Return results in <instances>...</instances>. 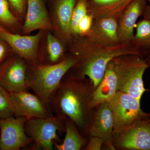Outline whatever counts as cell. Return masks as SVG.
I'll return each mask as SVG.
<instances>
[{"mask_svg": "<svg viewBox=\"0 0 150 150\" xmlns=\"http://www.w3.org/2000/svg\"><path fill=\"white\" fill-rule=\"evenodd\" d=\"M146 0H134L118 20V37L121 43L132 41L138 18L147 5Z\"/></svg>", "mask_w": 150, "mask_h": 150, "instance_id": "obj_15", "label": "cell"}, {"mask_svg": "<svg viewBox=\"0 0 150 150\" xmlns=\"http://www.w3.org/2000/svg\"><path fill=\"white\" fill-rule=\"evenodd\" d=\"M67 46L70 56L77 61L71 69L88 78L95 89L102 80L108 64L114 58L130 54L142 57L147 55L134 46L132 41L109 46L89 36H73Z\"/></svg>", "mask_w": 150, "mask_h": 150, "instance_id": "obj_1", "label": "cell"}, {"mask_svg": "<svg viewBox=\"0 0 150 150\" xmlns=\"http://www.w3.org/2000/svg\"><path fill=\"white\" fill-rule=\"evenodd\" d=\"M66 117L53 115L47 118L27 119L26 134L32 140L35 149L53 150L54 142L58 143V133L65 132Z\"/></svg>", "mask_w": 150, "mask_h": 150, "instance_id": "obj_5", "label": "cell"}, {"mask_svg": "<svg viewBox=\"0 0 150 150\" xmlns=\"http://www.w3.org/2000/svg\"><path fill=\"white\" fill-rule=\"evenodd\" d=\"M76 63V60L69 55L56 64L44 65L38 62L28 64V88L40 98L52 115L50 103L52 95L62 79Z\"/></svg>", "mask_w": 150, "mask_h": 150, "instance_id": "obj_3", "label": "cell"}, {"mask_svg": "<svg viewBox=\"0 0 150 150\" xmlns=\"http://www.w3.org/2000/svg\"><path fill=\"white\" fill-rule=\"evenodd\" d=\"M103 142L99 137H89L88 141L84 149L86 150H100L103 148Z\"/></svg>", "mask_w": 150, "mask_h": 150, "instance_id": "obj_28", "label": "cell"}, {"mask_svg": "<svg viewBox=\"0 0 150 150\" xmlns=\"http://www.w3.org/2000/svg\"><path fill=\"white\" fill-rule=\"evenodd\" d=\"M115 150H150V115L113 136Z\"/></svg>", "mask_w": 150, "mask_h": 150, "instance_id": "obj_7", "label": "cell"}, {"mask_svg": "<svg viewBox=\"0 0 150 150\" xmlns=\"http://www.w3.org/2000/svg\"><path fill=\"white\" fill-rule=\"evenodd\" d=\"M44 31L35 35L13 33L0 30V36L7 42L14 54L24 60L27 64L37 63L38 50Z\"/></svg>", "mask_w": 150, "mask_h": 150, "instance_id": "obj_11", "label": "cell"}, {"mask_svg": "<svg viewBox=\"0 0 150 150\" xmlns=\"http://www.w3.org/2000/svg\"><path fill=\"white\" fill-rule=\"evenodd\" d=\"M145 59H146V61L148 65H149V68H150V51L147 56L146 58Z\"/></svg>", "mask_w": 150, "mask_h": 150, "instance_id": "obj_30", "label": "cell"}, {"mask_svg": "<svg viewBox=\"0 0 150 150\" xmlns=\"http://www.w3.org/2000/svg\"><path fill=\"white\" fill-rule=\"evenodd\" d=\"M27 120L15 116L0 118V150H20L32 143L25 131Z\"/></svg>", "mask_w": 150, "mask_h": 150, "instance_id": "obj_9", "label": "cell"}, {"mask_svg": "<svg viewBox=\"0 0 150 150\" xmlns=\"http://www.w3.org/2000/svg\"><path fill=\"white\" fill-rule=\"evenodd\" d=\"M144 18L150 21V5H147L142 15Z\"/></svg>", "mask_w": 150, "mask_h": 150, "instance_id": "obj_29", "label": "cell"}, {"mask_svg": "<svg viewBox=\"0 0 150 150\" xmlns=\"http://www.w3.org/2000/svg\"><path fill=\"white\" fill-rule=\"evenodd\" d=\"M94 90L93 84L88 78L71 69L62 79L50 103L53 115L71 120L81 134L87 138L93 111L90 103Z\"/></svg>", "mask_w": 150, "mask_h": 150, "instance_id": "obj_2", "label": "cell"}, {"mask_svg": "<svg viewBox=\"0 0 150 150\" xmlns=\"http://www.w3.org/2000/svg\"><path fill=\"white\" fill-rule=\"evenodd\" d=\"M8 94L15 117L28 119L47 118L53 115L40 98L28 90L8 92Z\"/></svg>", "mask_w": 150, "mask_h": 150, "instance_id": "obj_12", "label": "cell"}, {"mask_svg": "<svg viewBox=\"0 0 150 150\" xmlns=\"http://www.w3.org/2000/svg\"><path fill=\"white\" fill-rule=\"evenodd\" d=\"M77 0L51 1L50 18L54 34L67 46L72 38L71 23L73 10Z\"/></svg>", "mask_w": 150, "mask_h": 150, "instance_id": "obj_13", "label": "cell"}, {"mask_svg": "<svg viewBox=\"0 0 150 150\" xmlns=\"http://www.w3.org/2000/svg\"><path fill=\"white\" fill-rule=\"evenodd\" d=\"M26 62L13 53L0 65V86L10 93L28 90Z\"/></svg>", "mask_w": 150, "mask_h": 150, "instance_id": "obj_8", "label": "cell"}, {"mask_svg": "<svg viewBox=\"0 0 150 150\" xmlns=\"http://www.w3.org/2000/svg\"><path fill=\"white\" fill-rule=\"evenodd\" d=\"M23 23L12 11L7 0H0V29L22 34Z\"/></svg>", "mask_w": 150, "mask_h": 150, "instance_id": "obj_21", "label": "cell"}, {"mask_svg": "<svg viewBox=\"0 0 150 150\" xmlns=\"http://www.w3.org/2000/svg\"><path fill=\"white\" fill-rule=\"evenodd\" d=\"M113 131V115L108 102L103 103L93 108L88 130V138L99 137L103 141L105 149L114 150L112 143Z\"/></svg>", "mask_w": 150, "mask_h": 150, "instance_id": "obj_10", "label": "cell"}, {"mask_svg": "<svg viewBox=\"0 0 150 150\" xmlns=\"http://www.w3.org/2000/svg\"><path fill=\"white\" fill-rule=\"evenodd\" d=\"M118 20L111 17L94 18L87 36L109 46L121 43L118 37Z\"/></svg>", "mask_w": 150, "mask_h": 150, "instance_id": "obj_17", "label": "cell"}, {"mask_svg": "<svg viewBox=\"0 0 150 150\" xmlns=\"http://www.w3.org/2000/svg\"><path fill=\"white\" fill-rule=\"evenodd\" d=\"M37 30L53 32L49 11L43 0H27V9L22 34L28 35Z\"/></svg>", "mask_w": 150, "mask_h": 150, "instance_id": "obj_14", "label": "cell"}, {"mask_svg": "<svg viewBox=\"0 0 150 150\" xmlns=\"http://www.w3.org/2000/svg\"><path fill=\"white\" fill-rule=\"evenodd\" d=\"M117 78V91L128 93L141 101L145 88L143 76L149 68L146 59L139 55H125L112 60Z\"/></svg>", "mask_w": 150, "mask_h": 150, "instance_id": "obj_4", "label": "cell"}, {"mask_svg": "<svg viewBox=\"0 0 150 150\" xmlns=\"http://www.w3.org/2000/svg\"><path fill=\"white\" fill-rule=\"evenodd\" d=\"M12 11L23 23L27 9V0H7Z\"/></svg>", "mask_w": 150, "mask_h": 150, "instance_id": "obj_25", "label": "cell"}, {"mask_svg": "<svg viewBox=\"0 0 150 150\" xmlns=\"http://www.w3.org/2000/svg\"><path fill=\"white\" fill-rule=\"evenodd\" d=\"M147 2H148L149 3V4L150 5V0H146Z\"/></svg>", "mask_w": 150, "mask_h": 150, "instance_id": "obj_31", "label": "cell"}, {"mask_svg": "<svg viewBox=\"0 0 150 150\" xmlns=\"http://www.w3.org/2000/svg\"><path fill=\"white\" fill-rule=\"evenodd\" d=\"M117 91V76L111 61L106 67L102 80L94 91L91 108H93L100 103L108 102Z\"/></svg>", "mask_w": 150, "mask_h": 150, "instance_id": "obj_19", "label": "cell"}, {"mask_svg": "<svg viewBox=\"0 0 150 150\" xmlns=\"http://www.w3.org/2000/svg\"><path fill=\"white\" fill-rule=\"evenodd\" d=\"M136 28L132 43L148 55L150 51V21L143 18L137 23Z\"/></svg>", "mask_w": 150, "mask_h": 150, "instance_id": "obj_22", "label": "cell"}, {"mask_svg": "<svg viewBox=\"0 0 150 150\" xmlns=\"http://www.w3.org/2000/svg\"><path fill=\"white\" fill-rule=\"evenodd\" d=\"M93 20L92 16L88 13L79 23L77 35L81 36L88 35L91 30Z\"/></svg>", "mask_w": 150, "mask_h": 150, "instance_id": "obj_26", "label": "cell"}, {"mask_svg": "<svg viewBox=\"0 0 150 150\" xmlns=\"http://www.w3.org/2000/svg\"><path fill=\"white\" fill-rule=\"evenodd\" d=\"M0 30H2V29H0Z\"/></svg>", "mask_w": 150, "mask_h": 150, "instance_id": "obj_34", "label": "cell"}, {"mask_svg": "<svg viewBox=\"0 0 150 150\" xmlns=\"http://www.w3.org/2000/svg\"><path fill=\"white\" fill-rule=\"evenodd\" d=\"M134 0H92L88 1V13L93 18L111 17L119 19Z\"/></svg>", "mask_w": 150, "mask_h": 150, "instance_id": "obj_18", "label": "cell"}, {"mask_svg": "<svg viewBox=\"0 0 150 150\" xmlns=\"http://www.w3.org/2000/svg\"><path fill=\"white\" fill-rule=\"evenodd\" d=\"M140 102L131 95L119 91L108 101L114 120V135L150 115L142 110Z\"/></svg>", "mask_w": 150, "mask_h": 150, "instance_id": "obj_6", "label": "cell"}, {"mask_svg": "<svg viewBox=\"0 0 150 150\" xmlns=\"http://www.w3.org/2000/svg\"><path fill=\"white\" fill-rule=\"evenodd\" d=\"M66 135L63 143L59 144L54 142V148L57 150H80L85 146L88 138L80 133L71 120L67 118L65 122Z\"/></svg>", "mask_w": 150, "mask_h": 150, "instance_id": "obj_20", "label": "cell"}, {"mask_svg": "<svg viewBox=\"0 0 150 150\" xmlns=\"http://www.w3.org/2000/svg\"><path fill=\"white\" fill-rule=\"evenodd\" d=\"M13 116L8 92L0 86V118L6 119Z\"/></svg>", "mask_w": 150, "mask_h": 150, "instance_id": "obj_24", "label": "cell"}, {"mask_svg": "<svg viewBox=\"0 0 150 150\" xmlns=\"http://www.w3.org/2000/svg\"><path fill=\"white\" fill-rule=\"evenodd\" d=\"M13 53L8 43L0 36V65Z\"/></svg>", "mask_w": 150, "mask_h": 150, "instance_id": "obj_27", "label": "cell"}, {"mask_svg": "<svg viewBox=\"0 0 150 150\" xmlns=\"http://www.w3.org/2000/svg\"><path fill=\"white\" fill-rule=\"evenodd\" d=\"M49 1H54V0H49Z\"/></svg>", "mask_w": 150, "mask_h": 150, "instance_id": "obj_32", "label": "cell"}, {"mask_svg": "<svg viewBox=\"0 0 150 150\" xmlns=\"http://www.w3.org/2000/svg\"><path fill=\"white\" fill-rule=\"evenodd\" d=\"M88 0H77L72 15L71 31L73 36L77 35L79 23L88 13Z\"/></svg>", "mask_w": 150, "mask_h": 150, "instance_id": "obj_23", "label": "cell"}, {"mask_svg": "<svg viewBox=\"0 0 150 150\" xmlns=\"http://www.w3.org/2000/svg\"><path fill=\"white\" fill-rule=\"evenodd\" d=\"M52 31H44L41 41L43 48H39L38 62L44 65H54L66 59L65 45Z\"/></svg>", "mask_w": 150, "mask_h": 150, "instance_id": "obj_16", "label": "cell"}, {"mask_svg": "<svg viewBox=\"0 0 150 150\" xmlns=\"http://www.w3.org/2000/svg\"><path fill=\"white\" fill-rule=\"evenodd\" d=\"M88 1H92V0H88Z\"/></svg>", "mask_w": 150, "mask_h": 150, "instance_id": "obj_33", "label": "cell"}]
</instances>
